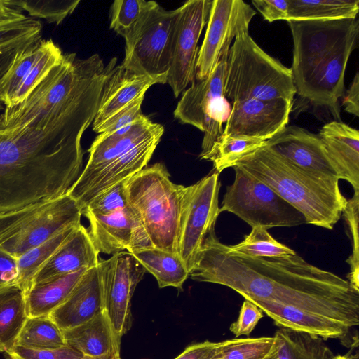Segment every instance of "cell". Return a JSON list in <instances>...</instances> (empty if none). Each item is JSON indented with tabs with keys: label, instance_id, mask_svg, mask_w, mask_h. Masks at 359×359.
<instances>
[{
	"label": "cell",
	"instance_id": "obj_8",
	"mask_svg": "<svg viewBox=\"0 0 359 359\" xmlns=\"http://www.w3.org/2000/svg\"><path fill=\"white\" fill-rule=\"evenodd\" d=\"M81 210L67 193L0 216V248L16 259L60 232L81 224Z\"/></svg>",
	"mask_w": 359,
	"mask_h": 359
},
{
	"label": "cell",
	"instance_id": "obj_27",
	"mask_svg": "<svg viewBox=\"0 0 359 359\" xmlns=\"http://www.w3.org/2000/svg\"><path fill=\"white\" fill-rule=\"evenodd\" d=\"M280 327L304 332L323 339H344L352 328L343 323L297 308L267 302H252Z\"/></svg>",
	"mask_w": 359,
	"mask_h": 359
},
{
	"label": "cell",
	"instance_id": "obj_9",
	"mask_svg": "<svg viewBox=\"0 0 359 359\" xmlns=\"http://www.w3.org/2000/svg\"><path fill=\"white\" fill-rule=\"evenodd\" d=\"M180 14V7L168 11L158 4L148 10L123 36L121 65L137 74L167 79Z\"/></svg>",
	"mask_w": 359,
	"mask_h": 359
},
{
	"label": "cell",
	"instance_id": "obj_32",
	"mask_svg": "<svg viewBox=\"0 0 359 359\" xmlns=\"http://www.w3.org/2000/svg\"><path fill=\"white\" fill-rule=\"evenodd\" d=\"M359 0H290L287 20L356 18Z\"/></svg>",
	"mask_w": 359,
	"mask_h": 359
},
{
	"label": "cell",
	"instance_id": "obj_25",
	"mask_svg": "<svg viewBox=\"0 0 359 359\" xmlns=\"http://www.w3.org/2000/svg\"><path fill=\"white\" fill-rule=\"evenodd\" d=\"M67 346L90 359H121V339L103 311L90 320L62 331Z\"/></svg>",
	"mask_w": 359,
	"mask_h": 359
},
{
	"label": "cell",
	"instance_id": "obj_29",
	"mask_svg": "<svg viewBox=\"0 0 359 359\" xmlns=\"http://www.w3.org/2000/svg\"><path fill=\"white\" fill-rule=\"evenodd\" d=\"M88 269H83L45 283L34 285L25 294L28 317L48 316L69 296Z\"/></svg>",
	"mask_w": 359,
	"mask_h": 359
},
{
	"label": "cell",
	"instance_id": "obj_38",
	"mask_svg": "<svg viewBox=\"0 0 359 359\" xmlns=\"http://www.w3.org/2000/svg\"><path fill=\"white\" fill-rule=\"evenodd\" d=\"M42 24L32 17L0 25V53L24 48L41 39Z\"/></svg>",
	"mask_w": 359,
	"mask_h": 359
},
{
	"label": "cell",
	"instance_id": "obj_17",
	"mask_svg": "<svg viewBox=\"0 0 359 359\" xmlns=\"http://www.w3.org/2000/svg\"><path fill=\"white\" fill-rule=\"evenodd\" d=\"M293 102L280 99H249L232 102L224 137H256L268 140L285 126Z\"/></svg>",
	"mask_w": 359,
	"mask_h": 359
},
{
	"label": "cell",
	"instance_id": "obj_45",
	"mask_svg": "<svg viewBox=\"0 0 359 359\" xmlns=\"http://www.w3.org/2000/svg\"><path fill=\"white\" fill-rule=\"evenodd\" d=\"M144 98V95H142L127 104L93 131L97 133L113 132L130 125L143 114L141 106Z\"/></svg>",
	"mask_w": 359,
	"mask_h": 359
},
{
	"label": "cell",
	"instance_id": "obj_15",
	"mask_svg": "<svg viewBox=\"0 0 359 359\" xmlns=\"http://www.w3.org/2000/svg\"><path fill=\"white\" fill-rule=\"evenodd\" d=\"M212 0H189L180 7L167 83L178 97L196 76L198 42L208 22Z\"/></svg>",
	"mask_w": 359,
	"mask_h": 359
},
{
	"label": "cell",
	"instance_id": "obj_24",
	"mask_svg": "<svg viewBox=\"0 0 359 359\" xmlns=\"http://www.w3.org/2000/svg\"><path fill=\"white\" fill-rule=\"evenodd\" d=\"M339 180L359 193V133L337 121L325 123L318 134Z\"/></svg>",
	"mask_w": 359,
	"mask_h": 359
},
{
	"label": "cell",
	"instance_id": "obj_50",
	"mask_svg": "<svg viewBox=\"0 0 359 359\" xmlns=\"http://www.w3.org/2000/svg\"><path fill=\"white\" fill-rule=\"evenodd\" d=\"M342 105L344 110L356 117L359 116V74L357 72L346 91Z\"/></svg>",
	"mask_w": 359,
	"mask_h": 359
},
{
	"label": "cell",
	"instance_id": "obj_10",
	"mask_svg": "<svg viewBox=\"0 0 359 359\" xmlns=\"http://www.w3.org/2000/svg\"><path fill=\"white\" fill-rule=\"evenodd\" d=\"M235 177L226 187L219 207L236 215L252 228L292 227L306 223L303 215L267 184L244 169L233 167Z\"/></svg>",
	"mask_w": 359,
	"mask_h": 359
},
{
	"label": "cell",
	"instance_id": "obj_39",
	"mask_svg": "<svg viewBox=\"0 0 359 359\" xmlns=\"http://www.w3.org/2000/svg\"><path fill=\"white\" fill-rule=\"evenodd\" d=\"M9 5L28 12L32 18H43L49 23L60 25L73 13L79 0H6Z\"/></svg>",
	"mask_w": 359,
	"mask_h": 359
},
{
	"label": "cell",
	"instance_id": "obj_35",
	"mask_svg": "<svg viewBox=\"0 0 359 359\" xmlns=\"http://www.w3.org/2000/svg\"><path fill=\"white\" fill-rule=\"evenodd\" d=\"M266 140L256 137L220 136L203 160L212 162L214 170L220 173L262 147Z\"/></svg>",
	"mask_w": 359,
	"mask_h": 359
},
{
	"label": "cell",
	"instance_id": "obj_20",
	"mask_svg": "<svg viewBox=\"0 0 359 359\" xmlns=\"http://www.w3.org/2000/svg\"><path fill=\"white\" fill-rule=\"evenodd\" d=\"M104 311L99 264L88 269L67 299L48 316L62 331L79 326Z\"/></svg>",
	"mask_w": 359,
	"mask_h": 359
},
{
	"label": "cell",
	"instance_id": "obj_5",
	"mask_svg": "<svg viewBox=\"0 0 359 359\" xmlns=\"http://www.w3.org/2000/svg\"><path fill=\"white\" fill-rule=\"evenodd\" d=\"M125 187L128 204L152 245L178 254L184 186L173 183L164 164L156 163L126 180Z\"/></svg>",
	"mask_w": 359,
	"mask_h": 359
},
{
	"label": "cell",
	"instance_id": "obj_3",
	"mask_svg": "<svg viewBox=\"0 0 359 359\" xmlns=\"http://www.w3.org/2000/svg\"><path fill=\"white\" fill-rule=\"evenodd\" d=\"M293 39L291 71L296 94L327 108L341 121L339 101L345 93L344 75L356 47L359 20H289Z\"/></svg>",
	"mask_w": 359,
	"mask_h": 359
},
{
	"label": "cell",
	"instance_id": "obj_51",
	"mask_svg": "<svg viewBox=\"0 0 359 359\" xmlns=\"http://www.w3.org/2000/svg\"><path fill=\"white\" fill-rule=\"evenodd\" d=\"M25 17L22 10L8 4L6 0H0V25L22 20Z\"/></svg>",
	"mask_w": 359,
	"mask_h": 359
},
{
	"label": "cell",
	"instance_id": "obj_26",
	"mask_svg": "<svg viewBox=\"0 0 359 359\" xmlns=\"http://www.w3.org/2000/svg\"><path fill=\"white\" fill-rule=\"evenodd\" d=\"M163 133L164 128L156 132L108 166L76 201L81 209L99 194L144 168Z\"/></svg>",
	"mask_w": 359,
	"mask_h": 359
},
{
	"label": "cell",
	"instance_id": "obj_11",
	"mask_svg": "<svg viewBox=\"0 0 359 359\" xmlns=\"http://www.w3.org/2000/svg\"><path fill=\"white\" fill-rule=\"evenodd\" d=\"M219 173L215 170L195 184L184 187L178 240V255L191 271L208 234L220 214Z\"/></svg>",
	"mask_w": 359,
	"mask_h": 359
},
{
	"label": "cell",
	"instance_id": "obj_36",
	"mask_svg": "<svg viewBox=\"0 0 359 359\" xmlns=\"http://www.w3.org/2000/svg\"><path fill=\"white\" fill-rule=\"evenodd\" d=\"M15 346L29 348H57L67 346L62 331L48 316L28 317Z\"/></svg>",
	"mask_w": 359,
	"mask_h": 359
},
{
	"label": "cell",
	"instance_id": "obj_37",
	"mask_svg": "<svg viewBox=\"0 0 359 359\" xmlns=\"http://www.w3.org/2000/svg\"><path fill=\"white\" fill-rule=\"evenodd\" d=\"M274 345V337L227 339L219 342L210 359H263Z\"/></svg>",
	"mask_w": 359,
	"mask_h": 359
},
{
	"label": "cell",
	"instance_id": "obj_13",
	"mask_svg": "<svg viewBox=\"0 0 359 359\" xmlns=\"http://www.w3.org/2000/svg\"><path fill=\"white\" fill-rule=\"evenodd\" d=\"M255 15L256 11L243 0H212L205 36L198 52L196 79H203L211 74L235 37L248 32Z\"/></svg>",
	"mask_w": 359,
	"mask_h": 359
},
{
	"label": "cell",
	"instance_id": "obj_12",
	"mask_svg": "<svg viewBox=\"0 0 359 359\" xmlns=\"http://www.w3.org/2000/svg\"><path fill=\"white\" fill-rule=\"evenodd\" d=\"M99 268L104 311L121 338L131 328V299L147 271L128 251L114 254L107 259H101Z\"/></svg>",
	"mask_w": 359,
	"mask_h": 359
},
{
	"label": "cell",
	"instance_id": "obj_19",
	"mask_svg": "<svg viewBox=\"0 0 359 359\" xmlns=\"http://www.w3.org/2000/svg\"><path fill=\"white\" fill-rule=\"evenodd\" d=\"M265 144L299 168L337 177L318 135L299 126H285Z\"/></svg>",
	"mask_w": 359,
	"mask_h": 359
},
{
	"label": "cell",
	"instance_id": "obj_33",
	"mask_svg": "<svg viewBox=\"0 0 359 359\" xmlns=\"http://www.w3.org/2000/svg\"><path fill=\"white\" fill-rule=\"evenodd\" d=\"M79 226V225H78ZM67 229L43 243L31 249L18 259L19 287L26 294L33 286L39 271L78 226Z\"/></svg>",
	"mask_w": 359,
	"mask_h": 359
},
{
	"label": "cell",
	"instance_id": "obj_6",
	"mask_svg": "<svg viewBox=\"0 0 359 359\" xmlns=\"http://www.w3.org/2000/svg\"><path fill=\"white\" fill-rule=\"evenodd\" d=\"M292 71L267 54L250 36H236L228 53L224 96L231 100L256 99L293 102Z\"/></svg>",
	"mask_w": 359,
	"mask_h": 359
},
{
	"label": "cell",
	"instance_id": "obj_7",
	"mask_svg": "<svg viewBox=\"0 0 359 359\" xmlns=\"http://www.w3.org/2000/svg\"><path fill=\"white\" fill-rule=\"evenodd\" d=\"M102 60L98 54L85 59L76 53L64 54L30 94L20 103L5 107L0 115V128L35 126L55 118L68 111L84 81Z\"/></svg>",
	"mask_w": 359,
	"mask_h": 359
},
{
	"label": "cell",
	"instance_id": "obj_28",
	"mask_svg": "<svg viewBox=\"0 0 359 359\" xmlns=\"http://www.w3.org/2000/svg\"><path fill=\"white\" fill-rule=\"evenodd\" d=\"M130 252L156 279L160 288L174 287L182 290L185 280L189 276V270L178 254L161 249L144 248Z\"/></svg>",
	"mask_w": 359,
	"mask_h": 359
},
{
	"label": "cell",
	"instance_id": "obj_31",
	"mask_svg": "<svg viewBox=\"0 0 359 359\" xmlns=\"http://www.w3.org/2000/svg\"><path fill=\"white\" fill-rule=\"evenodd\" d=\"M27 318L25 294L19 287L0 292V353L15 345Z\"/></svg>",
	"mask_w": 359,
	"mask_h": 359
},
{
	"label": "cell",
	"instance_id": "obj_49",
	"mask_svg": "<svg viewBox=\"0 0 359 359\" xmlns=\"http://www.w3.org/2000/svg\"><path fill=\"white\" fill-rule=\"evenodd\" d=\"M219 342L205 341L187 346L175 359H210L217 350Z\"/></svg>",
	"mask_w": 359,
	"mask_h": 359
},
{
	"label": "cell",
	"instance_id": "obj_16",
	"mask_svg": "<svg viewBox=\"0 0 359 359\" xmlns=\"http://www.w3.org/2000/svg\"><path fill=\"white\" fill-rule=\"evenodd\" d=\"M63 56L51 39H41L20 48L0 83V98L5 107L22 102Z\"/></svg>",
	"mask_w": 359,
	"mask_h": 359
},
{
	"label": "cell",
	"instance_id": "obj_48",
	"mask_svg": "<svg viewBox=\"0 0 359 359\" xmlns=\"http://www.w3.org/2000/svg\"><path fill=\"white\" fill-rule=\"evenodd\" d=\"M252 5L269 22L287 20L290 0H252Z\"/></svg>",
	"mask_w": 359,
	"mask_h": 359
},
{
	"label": "cell",
	"instance_id": "obj_1",
	"mask_svg": "<svg viewBox=\"0 0 359 359\" xmlns=\"http://www.w3.org/2000/svg\"><path fill=\"white\" fill-rule=\"evenodd\" d=\"M191 279L222 285L252 302L297 308L359 325V291L332 272L298 255L250 258L229 253L215 229L205 237L189 273Z\"/></svg>",
	"mask_w": 359,
	"mask_h": 359
},
{
	"label": "cell",
	"instance_id": "obj_42",
	"mask_svg": "<svg viewBox=\"0 0 359 359\" xmlns=\"http://www.w3.org/2000/svg\"><path fill=\"white\" fill-rule=\"evenodd\" d=\"M341 215L347 224L352 243V253L346 260L350 266L348 281L353 289L359 291V193H354L353 197L347 200Z\"/></svg>",
	"mask_w": 359,
	"mask_h": 359
},
{
	"label": "cell",
	"instance_id": "obj_40",
	"mask_svg": "<svg viewBox=\"0 0 359 359\" xmlns=\"http://www.w3.org/2000/svg\"><path fill=\"white\" fill-rule=\"evenodd\" d=\"M232 106L225 96L215 97L208 105L204 116V136L199 158L203 160L212 146L222 135L223 123H226Z\"/></svg>",
	"mask_w": 359,
	"mask_h": 359
},
{
	"label": "cell",
	"instance_id": "obj_46",
	"mask_svg": "<svg viewBox=\"0 0 359 359\" xmlns=\"http://www.w3.org/2000/svg\"><path fill=\"white\" fill-rule=\"evenodd\" d=\"M263 317V311L257 305L245 299L241 307L238 318L231 323L229 330L236 338L241 335L248 336Z\"/></svg>",
	"mask_w": 359,
	"mask_h": 359
},
{
	"label": "cell",
	"instance_id": "obj_55",
	"mask_svg": "<svg viewBox=\"0 0 359 359\" xmlns=\"http://www.w3.org/2000/svg\"><path fill=\"white\" fill-rule=\"evenodd\" d=\"M79 359H90V358H86V357H82V358H79Z\"/></svg>",
	"mask_w": 359,
	"mask_h": 359
},
{
	"label": "cell",
	"instance_id": "obj_4",
	"mask_svg": "<svg viewBox=\"0 0 359 359\" xmlns=\"http://www.w3.org/2000/svg\"><path fill=\"white\" fill-rule=\"evenodd\" d=\"M235 165L271 187L300 212L307 224L331 230L341 217L348 199L337 177L302 169L265 144Z\"/></svg>",
	"mask_w": 359,
	"mask_h": 359
},
{
	"label": "cell",
	"instance_id": "obj_34",
	"mask_svg": "<svg viewBox=\"0 0 359 359\" xmlns=\"http://www.w3.org/2000/svg\"><path fill=\"white\" fill-rule=\"evenodd\" d=\"M225 248L230 254L250 258L284 257L296 254L276 241L267 229L260 226L252 227L241 242L233 245H225Z\"/></svg>",
	"mask_w": 359,
	"mask_h": 359
},
{
	"label": "cell",
	"instance_id": "obj_53",
	"mask_svg": "<svg viewBox=\"0 0 359 359\" xmlns=\"http://www.w3.org/2000/svg\"><path fill=\"white\" fill-rule=\"evenodd\" d=\"M263 359H278L276 344L272 350Z\"/></svg>",
	"mask_w": 359,
	"mask_h": 359
},
{
	"label": "cell",
	"instance_id": "obj_54",
	"mask_svg": "<svg viewBox=\"0 0 359 359\" xmlns=\"http://www.w3.org/2000/svg\"><path fill=\"white\" fill-rule=\"evenodd\" d=\"M332 359H353L348 355H334Z\"/></svg>",
	"mask_w": 359,
	"mask_h": 359
},
{
	"label": "cell",
	"instance_id": "obj_2",
	"mask_svg": "<svg viewBox=\"0 0 359 359\" xmlns=\"http://www.w3.org/2000/svg\"><path fill=\"white\" fill-rule=\"evenodd\" d=\"M97 109L89 102L46 125L0 128V216L68 192L81 173V137Z\"/></svg>",
	"mask_w": 359,
	"mask_h": 359
},
{
	"label": "cell",
	"instance_id": "obj_52",
	"mask_svg": "<svg viewBox=\"0 0 359 359\" xmlns=\"http://www.w3.org/2000/svg\"><path fill=\"white\" fill-rule=\"evenodd\" d=\"M20 48L12 49L0 53V83L13 62L17 53ZM4 108L5 106L0 98V111L4 109Z\"/></svg>",
	"mask_w": 359,
	"mask_h": 359
},
{
	"label": "cell",
	"instance_id": "obj_22",
	"mask_svg": "<svg viewBox=\"0 0 359 359\" xmlns=\"http://www.w3.org/2000/svg\"><path fill=\"white\" fill-rule=\"evenodd\" d=\"M100 259L87 229L81 224L39 271L33 286L83 269L97 266Z\"/></svg>",
	"mask_w": 359,
	"mask_h": 359
},
{
	"label": "cell",
	"instance_id": "obj_14",
	"mask_svg": "<svg viewBox=\"0 0 359 359\" xmlns=\"http://www.w3.org/2000/svg\"><path fill=\"white\" fill-rule=\"evenodd\" d=\"M163 128L162 125L142 114L125 128L99 133L88 151L85 168L67 194L76 201L108 166Z\"/></svg>",
	"mask_w": 359,
	"mask_h": 359
},
{
	"label": "cell",
	"instance_id": "obj_30",
	"mask_svg": "<svg viewBox=\"0 0 359 359\" xmlns=\"http://www.w3.org/2000/svg\"><path fill=\"white\" fill-rule=\"evenodd\" d=\"M278 359H332L334 356L318 336L280 327L275 334Z\"/></svg>",
	"mask_w": 359,
	"mask_h": 359
},
{
	"label": "cell",
	"instance_id": "obj_44",
	"mask_svg": "<svg viewBox=\"0 0 359 359\" xmlns=\"http://www.w3.org/2000/svg\"><path fill=\"white\" fill-rule=\"evenodd\" d=\"M8 359H79L83 355L68 346L57 348L36 349L14 346L6 352Z\"/></svg>",
	"mask_w": 359,
	"mask_h": 359
},
{
	"label": "cell",
	"instance_id": "obj_23",
	"mask_svg": "<svg viewBox=\"0 0 359 359\" xmlns=\"http://www.w3.org/2000/svg\"><path fill=\"white\" fill-rule=\"evenodd\" d=\"M226 48L211 74L203 79H194L183 95L174 110V116L184 124L203 130L205 111L215 97L224 96L228 53Z\"/></svg>",
	"mask_w": 359,
	"mask_h": 359
},
{
	"label": "cell",
	"instance_id": "obj_18",
	"mask_svg": "<svg viewBox=\"0 0 359 359\" xmlns=\"http://www.w3.org/2000/svg\"><path fill=\"white\" fill-rule=\"evenodd\" d=\"M89 236L99 253L114 255L154 247L135 211L128 207L109 213L83 215Z\"/></svg>",
	"mask_w": 359,
	"mask_h": 359
},
{
	"label": "cell",
	"instance_id": "obj_43",
	"mask_svg": "<svg viewBox=\"0 0 359 359\" xmlns=\"http://www.w3.org/2000/svg\"><path fill=\"white\" fill-rule=\"evenodd\" d=\"M125 181L116 184L99 194L81 208L82 215L90 214H109L129 205Z\"/></svg>",
	"mask_w": 359,
	"mask_h": 359
},
{
	"label": "cell",
	"instance_id": "obj_47",
	"mask_svg": "<svg viewBox=\"0 0 359 359\" xmlns=\"http://www.w3.org/2000/svg\"><path fill=\"white\" fill-rule=\"evenodd\" d=\"M18 259L0 248V292L19 287Z\"/></svg>",
	"mask_w": 359,
	"mask_h": 359
},
{
	"label": "cell",
	"instance_id": "obj_21",
	"mask_svg": "<svg viewBox=\"0 0 359 359\" xmlns=\"http://www.w3.org/2000/svg\"><path fill=\"white\" fill-rule=\"evenodd\" d=\"M156 83H167V79L137 74L121 65L113 67L103 86L93 130L127 104L144 95L146 91Z\"/></svg>",
	"mask_w": 359,
	"mask_h": 359
},
{
	"label": "cell",
	"instance_id": "obj_41",
	"mask_svg": "<svg viewBox=\"0 0 359 359\" xmlns=\"http://www.w3.org/2000/svg\"><path fill=\"white\" fill-rule=\"evenodd\" d=\"M156 4L154 1H114L110 8V29L123 37L139 19Z\"/></svg>",
	"mask_w": 359,
	"mask_h": 359
}]
</instances>
